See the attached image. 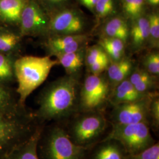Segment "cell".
I'll return each mask as SVG.
<instances>
[{"instance_id":"cell-18","label":"cell","mask_w":159,"mask_h":159,"mask_svg":"<svg viewBox=\"0 0 159 159\" xmlns=\"http://www.w3.org/2000/svg\"><path fill=\"white\" fill-rule=\"evenodd\" d=\"M55 56L59 64L65 68L68 75H74L83 66L84 61V52L83 49L65 54H57Z\"/></svg>"},{"instance_id":"cell-10","label":"cell","mask_w":159,"mask_h":159,"mask_svg":"<svg viewBox=\"0 0 159 159\" xmlns=\"http://www.w3.org/2000/svg\"><path fill=\"white\" fill-rule=\"evenodd\" d=\"M21 30L24 35H38L48 30L47 18L40 7L34 3L24 6L21 18Z\"/></svg>"},{"instance_id":"cell-3","label":"cell","mask_w":159,"mask_h":159,"mask_svg":"<svg viewBox=\"0 0 159 159\" xmlns=\"http://www.w3.org/2000/svg\"><path fill=\"white\" fill-rule=\"evenodd\" d=\"M74 116L66 129L68 136L75 144L92 148L107 129V120L100 111L79 112Z\"/></svg>"},{"instance_id":"cell-8","label":"cell","mask_w":159,"mask_h":159,"mask_svg":"<svg viewBox=\"0 0 159 159\" xmlns=\"http://www.w3.org/2000/svg\"><path fill=\"white\" fill-rule=\"evenodd\" d=\"M154 93L139 100L114 106L111 114L112 125L146 123L150 125L149 109Z\"/></svg>"},{"instance_id":"cell-33","label":"cell","mask_w":159,"mask_h":159,"mask_svg":"<svg viewBox=\"0 0 159 159\" xmlns=\"http://www.w3.org/2000/svg\"><path fill=\"white\" fill-rule=\"evenodd\" d=\"M98 0H88L85 2H84L83 4L87 8L90 9H93L95 8V6L96 5Z\"/></svg>"},{"instance_id":"cell-32","label":"cell","mask_w":159,"mask_h":159,"mask_svg":"<svg viewBox=\"0 0 159 159\" xmlns=\"http://www.w3.org/2000/svg\"><path fill=\"white\" fill-rule=\"evenodd\" d=\"M109 66V57H104L96 63H94L89 67L91 73L95 75H98L102 73L105 70L108 68Z\"/></svg>"},{"instance_id":"cell-28","label":"cell","mask_w":159,"mask_h":159,"mask_svg":"<svg viewBox=\"0 0 159 159\" xmlns=\"http://www.w3.org/2000/svg\"><path fill=\"white\" fill-rule=\"evenodd\" d=\"M144 5V0L124 1V9L126 14L134 20L140 16Z\"/></svg>"},{"instance_id":"cell-23","label":"cell","mask_w":159,"mask_h":159,"mask_svg":"<svg viewBox=\"0 0 159 159\" xmlns=\"http://www.w3.org/2000/svg\"><path fill=\"white\" fill-rule=\"evenodd\" d=\"M20 38L16 34L7 31H0V52H8L16 48Z\"/></svg>"},{"instance_id":"cell-16","label":"cell","mask_w":159,"mask_h":159,"mask_svg":"<svg viewBox=\"0 0 159 159\" xmlns=\"http://www.w3.org/2000/svg\"><path fill=\"white\" fill-rule=\"evenodd\" d=\"M131 44L134 48L139 50L149 41V29L148 18L139 17L134 20L130 29Z\"/></svg>"},{"instance_id":"cell-14","label":"cell","mask_w":159,"mask_h":159,"mask_svg":"<svg viewBox=\"0 0 159 159\" xmlns=\"http://www.w3.org/2000/svg\"><path fill=\"white\" fill-rule=\"evenodd\" d=\"M91 159H125L127 153L121 144L113 139H102L96 144Z\"/></svg>"},{"instance_id":"cell-15","label":"cell","mask_w":159,"mask_h":159,"mask_svg":"<svg viewBox=\"0 0 159 159\" xmlns=\"http://www.w3.org/2000/svg\"><path fill=\"white\" fill-rule=\"evenodd\" d=\"M107 69V80L112 90L120 83L127 79L131 72L132 63L129 58H123L108 66Z\"/></svg>"},{"instance_id":"cell-4","label":"cell","mask_w":159,"mask_h":159,"mask_svg":"<svg viewBox=\"0 0 159 159\" xmlns=\"http://www.w3.org/2000/svg\"><path fill=\"white\" fill-rule=\"evenodd\" d=\"M41 145L43 159H85L88 151L91 149L75 144L66 128L59 125L49 129Z\"/></svg>"},{"instance_id":"cell-13","label":"cell","mask_w":159,"mask_h":159,"mask_svg":"<svg viewBox=\"0 0 159 159\" xmlns=\"http://www.w3.org/2000/svg\"><path fill=\"white\" fill-rule=\"evenodd\" d=\"M149 94H144L137 91L129 79H127L120 83L111 90L108 101L114 106L139 100Z\"/></svg>"},{"instance_id":"cell-30","label":"cell","mask_w":159,"mask_h":159,"mask_svg":"<svg viewBox=\"0 0 159 159\" xmlns=\"http://www.w3.org/2000/svg\"><path fill=\"white\" fill-rule=\"evenodd\" d=\"M108 56L100 46H94L90 47L87 52L85 60L89 67L94 63H96L103 58Z\"/></svg>"},{"instance_id":"cell-25","label":"cell","mask_w":159,"mask_h":159,"mask_svg":"<svg viewBox=\"0 0 159 159\" xmlns=\"http://www.w3.org/2000/svg\"><path fill=\"white\" fill-rule=\"evenodd\" d=\"M148 18L149 29V41L152 46L154 47L159 46V15L157 14H152Z\"/></svg>"},{"instance_id":"cell-22","label":"cell","mask_w":159,"mask_h":159,"mask_svg":"<svg viewBox=\"0 0 159 159\" xmlns=\"http://www.w3.org/2000/svg\"><path fill=\"white\" fill-rule=\"evenodd\" d=\"M17 110L11 92L0 83V113H10Z\"/></svg>"},{"instance_id":"cell-19","label":"cell","mask_w":159,"mask_h":159,"mask_svg":"<svg viewBox=\"0 0 159 159\" xmlns=\"http://www.w3.org/2000/svg\"><path fill=\"white\" fill-rule=\"evenodd\" d=\"M103 31L106 37L118 39L125 43L129 37L130 29L123 18L116 17L106 24Z\"/></svg>"},{"instance_id":"cell-24","label":"cell","mask_w":159,"mask_h":159,"mask_svg":"<svg viewBox=\"0 0 159 159\" xmlns=\"http://www.w3.org/2000/svg\"><path fill=\"white\" fill-rule=\"evenodd\" d=\"M14 73V64L11 60L7 56L0 54V83L10 80Z\"/></svg>"},{"instance_id":"cell-6","label":"cell","mask_w":159,"mask_h":159,"mask_svg":"<svg viewBox=\"0 0 159 159\" xmlns=\"http://www.w3.org/2000/svg\"><path fill=\"white\" fill-rule=\"evenodd\" d=\"M102 139L117 141L127 154L137 153L156 142L151 134L150 125L146 123L112 125L111 131Z\"/></svg>"},{"instance_id":"cell-21","label":"cell","mask_w":159,"mask_h":159,"mask_svg":"<svg viewBox=\"0 0 159 159\" xmlns=\"http://www.w3.org/2000/svg\"><path fill=\"white\" fill-rule=\"evenodd\" d=\"M100 46L106 52L108 57L114 61H119L123 58L125 43L118 39L105 37L100 41Z\"/></svg>"},{"instance_id":"cell-1","label":"cell","mask_w":159,"mask_h":159,"mask_svg":"<svg viewBox=\"0 0 159 159\" xmlns=\"http://www.w3.org/2000/svg\"><path fill=\"white\" fill-rule=\"evenodd\" d=\"M80 87L74 75L50 83L40 95L35 116L42 121L60 120L79 112Z\"/></svg>"},{"instance_id":"cell-12","label":"cell","mask_w":159,"mask_h":159,"mask_svg":"<svg viewBox=\"0 0 159 159\" xmlns=\"http://www.w3.org/2000/svg\"><path fill=\"white\" fill-rule=\"evenodd\" d=\"M43 128L37 126L27 139L18 144L4 159H39L38 145Z\"/></svg>"},{"instance_id":"cell-26","label":"cell","mask_w":159,"mask_h":159,"mask_svg":"<svg viewBox=\"0 0 159 159\" xmlns=\"http://www.w3.org/2000/svg\"><path fill=\"white\" fill-rule=\"evenodd\" d=\"M125 159H159V142L137 153L127 154Z\"/></svg>"},{"instance_id":"cell-35","label":"cell","mask_w":159,"mask_h":159,"mask_svg":"<svg viewBox=\"0 0 159 159\" xmlns=\"http://www.w3.org/2000/svg\"><path fill=\"white\" fill-rule=\"evenodd\" d=\"M49 1H50L51 2H61L64 0H49Z\"/></svg>"},{"instance_id":"cell-5","label":"cell","mask_w":159,"mask_h":159,"mask_svg":"<svg viewBox=\"0 0 159 159\" xmlns=\"http://www.w3.org/2000/svg\"><path fill=\"white\" fill-rule=\"evenodd\" d=\"M31 120L17 110L0 113V159H4L34 132L36 127L34 128Z\"/></svg>"},{"instance_id":"cell-7","label":"cell","mask_w":159,"mask_h":159,"mask_svg":"<svg viewBox=\"0 0 159 159\" xmlns=\"http://www.w3.org/2000/svg\"><path fill=\"white\" fill-rule=\"evenodd\" d=\"M108 80L102 74H90L80 89L79 112L100 111L111 93Z\"/></svg>"},{"instance_id":"cell-29","label":"cell","mask_w":159,"mask_h":159,"mask_svg":"<svg viewBox=\"0 0 159 159\" xmlns=\"http://www.w3.org/2000/svg\"><path fill=\"white\" fill-rule=\"evenodd\" d=\"M143 65L148 73L153 75L159 74V54L157 51L152 52L144 57Z\"/></svg>"},{"instance_id":"cell-34","label":"cell","mask_w":159,"mask_h":159,"mask_svg":"<svg viewBox=\"0 0 159 159\" xmlns=\"http://www.w3.org/2000/svg\"><path fill=\"white\" fill-rule=\"evenodd\" d=\"M148 2L152 5H157L159 4V0H148Z\"/></svg>"},{"instance_id":"cell-11","label":"cell","mask_w":159,"mask_h":159,"mask_svg":"<svg viewBox=\"0 0 159 159\" xmlns=\"http://www.w3.org/2000/svg\"><path fill=\"white\" fill-rule=\"evenodd\" d=\"M87 37L84 34L54 35L50 39L47 46L51 54H65L83 49Z\"/></svg>"},{"instance_id":"cell-17","label":"cell","mask_w":159,"mask_h":159,"mask_svg":"<svg viewBox=\"0 0 159 159\" xmlns=\"http://www.w3.org/2000/svg\"><path fill=\"white\" fill-rule=\"evenodd\" d=\"M129 80L137 91L144 94L154 93V90L157 87V81L154 75L145 70H135L130 74Z\"/></svg>"},{"instance_id":"cell-9","label":"cell","mask_w":159,"mask_h":159,"mask_svg":"<svg viewBox=\"0 0 159 159\" xmlns=\"http://www.w3.org/2000/svg\"><path fill=\"white\" fill-rule=\"evenodd\" d=\"M84 18L72 10L58 12L49 23L48 30L56 35L83 34L85 28Z\"/></svg>"},{"instance_id":"cell-20","label":"cell","mask_w":159,"mask_h":159,"mask_svg":"<svg viewBox=\"0 0 159 159\" xmlns=\"http://www.w3.org/2000/svg\"><path fill=\"white\" fill-rule=\"evenodd\" d=\"M24 7V0H0V16L10 22L20 21Z\"/></svg>"},{"instance_id":"cell-31","label":"cell","mask_w":159,"mask_h":159,"mask_svg":"<svg viewBox=\"0 0 159 159\" xmlns=\"http://www.w3.org/2000/svg\"><path fill=\"white\" fill-rule=\"evenodd\" d=\"M95 8L99 17L101 18L106 17L113 11V1L98 0Z\"/></svg>"},{"instance_id":"cell-27","label":"cell","mask_w":159,"mask_h":159,"mask_svg":"<svg viewBox=\"0 0 159 159\" xmlns=\"http://www.w3.org/2000/svg\"><path fill=\"white\" fill-rule=\"evenodd\" d=\"M150 127H152L156 131L159 129V98L157 94H154L152 98L149 109Z\"/></svg>"},{"instance_id":"cell-2","label":"cell","mask_w":159,"mask_h":159,"mask_svg":"<svg viewBox=\"0 0 159 159\" xmlns=\"http://www.w3.org/2000/svg\"><path fill=\"white\" fill-rule=\"evenodd\" d=\"M59 64L50 56H24L14 64L18 82L17 91L20 104L23 106L27 97L47 79L52 67Z\"/></svg>"},{"instance_id":"cell-36","label":"cell","mask_w":159,"mask_h":159,"mask_svg":"<svg viewBox=\"0 0 159 159\" xmlns=\"http://www.w3.org/2000/svg\"><path fill=\"white\" fill-rule=\"evenodd\" d=\"M81 1V2H82V4H83L84 2H85L87 1H88V0H80Z\"/></svg>"}]
</instances>
